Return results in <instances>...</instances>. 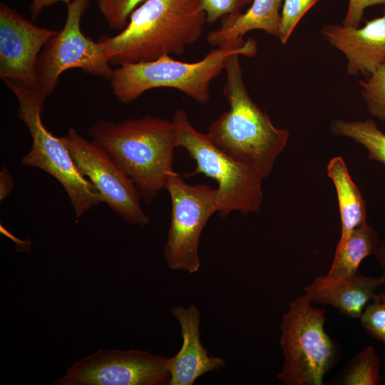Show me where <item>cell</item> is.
<instances>
[{
	"label": "cell",
	"instance_id": "3957f363",
	"mask_svg": "<svg viewBox=\"0 0 385 385\" xmlns=\"http://www.w3.org/2000/svg\"><path fill=\"white\" fill-rule=\"evenodd\" d=\"M240 56H230L225 68L223 93L230 109L210 124L206 135L227 155L265 178L284 150L290 134L288 129L276 127L250 97L244 83Z\"/></svg>",
	"mask_w": 385,
	"mask_h": 385
},
{
	"label": "cell",
	"instance_id": "f1b7e54d",
	"mask_svg": "<svg viewBox=\"0 0 385 385\" xmlns=\"http://www.w3.org/2000/svg\"><path fill=\"white\" fill-rule=\"evenodd\" d=\"M374 256L382 268V274L380 278L382 284H385V240L381 242Z\"/></svg>",
	"mask_w": 385,
	"mask_h": 385
},
{
	"label": "cell",
	"instance_id": "ba28073f",
	"mask_svg": "<svg viewBox=\"0 0 385 385\" xmlns=\"http://www.w3.org/2000/svg\"><path fill=\"white\" fill-rule=\"evenodd\" d=\"M88 0H74L67 4L63 27L45 44L36 63V90L45 98L53 93L61 73L70 68L110 80L113 68L107 56L106 46L93 41L81 29V21Z\"/></svg>",
	"mask_w": 385,
	"mask_h": 385
},
{
	"label": "cell",
	"instance_id": "ffe728a7",
	"mask_svg": "<svg viewBox=\"0 0 385 385\" xmlns=\"http://www.w3.org/2000/svg\"><path fill=\"white\" fill-rule=\"evenodd\" d=\"M380 380L379 356L372 346H368L351 359L329 382L343 385H376Z\"/></svg>",
	"mask_w": 385,
	"mask_h": 385
},
{
	"label": "cell",
	"instance_id": "8fae6325",
	"mask_svg": "<svg viewBox=\"0 0 385 385\" xmlns=\"http://www.w3.org/2000/svg\"><path fill=\"white\" fill-rule=\"evenodd\" d=\"M79 172L101 197L126 222L145 226L150 222L140 206V197L132 180L108 153L73 128L60 137Z\"/></svg>",
	"mask_w": 385,
	"mask_h": 385
},
{
	"label": "cell",
	"instance_id": "7402d4cb",
	"mask_svg": "<svg viewBox=\"0 0 385 385\" xmlns=\"http://www.w3.org/2000/svg\"><path fill=\"white\" fill-rule=\"evenodd\" d=\"M146 0H98V6L111 29L121 31L133 11Z\"/></svg>",
	"mask_w": 385,
	"mask_h": 385
},
{
	"label": "cell",
	"instance_id": "4316f807",
	"mask_svg": "<svg viewBox=\"0 0 385 385\" xmlns=\"http://www.w3.org/2000/svg\"><path fill=\"white\" fill-rule=\"evenodd\" d=\"M14 182L9 170L3 167L0 172V200H4L11 192Z\"/></svg>",
	"mask_w": 385,
	"mask_h": 385
},
{
	"label": "cell",
	"instance_id": "2e32d148",
	"mask_svg": "<svg viewBox=\"0 0 385 385\" xmlns=\"http://www.w3.org/2000/svg\"><path fill=\"white\" fill-rule=\"evenodd\" d=\"M282 0H252L244 13L237 12L222 18L221 26L207 35L208 43L215 47L242 46L244 36L252 30H262L278 37Z\"/></svg>",
	"mask_w": 385,
	"mask_h": 385
},
{
	"label": "cell",
	"instance_id": "484cf974",
	"mask_svg": "<svg viewBox=\"0 0 385 385\" xmlns=\"http://www.w3.org/2000/svg\"><path fill=\"white\" fill-rule=\"evenodd\" d=\"M374 5L385 6V0H349L347 11L342 24L347 27L358 28L364 10Z\"/></svg>",
	"mask_w": 385,
	"mask_h": 385
},
{
	"label": "cell",
	"instance_id": "44dd1931",
	"mask_svg": "<svg viewBox=\"0 0 385 385\" xmlns=\"http://www.w3.org/2000/svg\"><path fill=\"white\" fill-rule=\"evenodd\" d=\"M359 86L369 113L385 123V63L360 81Z\"/></svg>",
	"mask_w": 385,
	"mask_h": 385
},
{
	"label": "cell",
	"instance_id": "7c38bea8",
	"mask_svg": "<svg viewBox=\"0 0 385 385\" xmlns=\"http://www.w3.org/2000/svg\"><path fill=\"white\" fill-rule=\"evenodd\" d=\"M57 30L34 25L18 11L0 4V77L29 88H37L38 55Z\"/></svg>",
	"mask_w": 385,
	"mask_h": 385
},
{
	"label": "cell",
	"instance_id": "5b68a950",
	"mask_svg": "<svg viewBox=\"0 0 385 385\" xmlns=\"http://www.w3.org/2000/svg\"><path fill=\"white\" fill-rule=\"evenodd\" d=\"M172 120L176 129V146L185 148L195 161L191 175L202 173L217 183L215 189L220 217L225 218L234 211L245 215L260 211L264 178L225 153L206 133L196 130L183 109H177Z\"/></svg>",
	"mask_w": 385,
	"mask_h": 385
},
{
	"label": "cell",
	"instance_id": "ac0fdd59",
	"mask_svg": "<svg viewBox=\"0 0 385 385\" xmlns=\"http://www.w3.org/2000/svg\"><path fill=\"white\" fill-rule=\"evenodd\" d=\"M381 242L378 233L366 222L357 226L345 242L336 247L327 275L339 278L354 274L359 271V265L364 258L374 255Z\"/></svg>",
	"mask_w": 385,
	"mask_h": 385
},
{
	"label": "cell",
	"instance_id": "6da1fadb",
	"mask_svg": "<svg viewBox=\"0 0 385 385\" xmlns=\"http://www.w3.org/2000/svg\"><path fill=\"white\" fill-rule=\"evenodd\" d=\"M88 133L132 180L144 204H150L165 189L174 172L173 151L177 148L172 120L153 115L118 123L101 120Z\"/></svg>",
	"mask_w": 385,
	"mask_h": 385
},
{
	"label": "cell",
	"instance_id": "cb8c5ba5",
	"mask_svg": "<svg viewBox=\"0 0 385 385\" xmlns=\"http://www.w3.org/2000/svg\"><path fill=\"white\" fill-rule=\"evenodd\" d=\"M319 0H284L277 38L282 44L289 40L294 28L304 15Z\"/></svg>",
	"mask_w": 385,
	"mask_h": 385
},
{
	"label": "cell",
	"instance_id": "d6986e66",
	"mask_svg": "<svg viewBox=\"0 0 385 385\" xmlns=\"http://www.w3.org/2000/svg\"><path fill=\"white\" fill-rule=\"evenodd\" d=\"M331 132L338 136L348 137L362 145L368 151V158L385 165V133L374 120L346 121L335 119L330 123Z\"/></svg>",
	"mask_w": 385,
	"mask_h": 385
},
{
	"label": "cell",
	"instance_id": "d4e9b609",
	"mask_svg": "<svg viewBox=\"0 0 385 385\" xmlns=\"http://www.w3.org/2000/svg\"><path fill=\"white\" fill-rule=\"evenodd\" d=\"M207 23L212 24L225 16L240 12L252 0H200Z\"/></svg>",
	"mask_w": 385,
	"mask_h": 385
},
{
	"label": "cell",
	"instance_id": "9c48e42d",
	"mask_svg": "<svg viewBox=\"0 0 385 385\" xmlns=\"http://www.w3.org/2000/svg\"><path fill=\"white\" fill-rule=\"evenodd\" d=\"M165 190L171 200V217L164 257L170 269L195 273L200 267V235L217 212L216 189L206 184L190 185L174 171Z\"/></svg>",
	"mask_w": 385,
	"mask_h": 385
},
{
	"label": "cell",
	"instance_id": "277c9868",
	"mask_svg": "<svg viewBox=\"0 0 385 385\" xmlns=\"http://www.w3.org/2000/svg\"><path fill=\"white\" fill-rule=\"evenodd\" d=\"M256 41L248 38L242 46L216 47L195 62H183L164 56L156 60L123 63L113 69L109 80L115 97L130 103L155 88L177 89L198 103L210 100V83L225 68L228 57L256 55Z\"/></svg>",
	"mask_w": 385,
	"mask_h": 385
},
{
	"label": "cell",
	"instance_id": "5bb4252c",
	"mask_svg": "<svg viewBox=\"0 0 385 385\" xmlns=\"http://www.w3.org/2000/svg\"><path fill=\"white\" fill-rule=\"evenodd\" d=\"M172 314L178 320L183 337L180 351L170 357L169 385H192L202 375L222 369L225 361L209 356L200 341V312L195 304L175 306Z\"/></svg>",
	"mask_w": 385,
	"mask_h": 385
},
{
	"label": "cell",
	"instance_id": "603a6c76",
	"mask_svg": "<svg viewBox=\"0 0 385 385\" xmlns=\"http://www.w3.org/2000/svg\"><path fill=\"white\" fill-rule=\"evenodd\" d=\"M360 318L361 324L372 337L385 344V292L374 294Z\"/></svg>",
	"mask_w": 385,
	"mask_h": 385
},
{
	"label": "cell",
	"instance_id": "52a82bcc",
	"mask_svg": "<svg viewBox=\"0 0 385 385\" xmlns=\"http://www.w3.org/2000/svg\"><path fill=\"white\" fill-rule=\"evenodd\" d=\"M19 101L17 115L27 126L32 138L31 150L22 158V165L44 170L62 185L76 218L103 202L94 186L78 170L60 137L43 125L41 113L46 98L36 89L4 81Z\"/></svg>",
	"mask_w": 385,
	"mask_h": 385
},
{
	"label": "cell",
	"instance_id": "e0dca14e",
	"mask_svg": "<svg viewBox=\"0 0 385 385\" xmlns=\"http://www.w3.org/2000/svg\"><path fill=\"white\" fill-rule=\"evenodd\" d=\"M327 170L338 197L341 236L337 247H339L345 242L354 228L366 222V201L352 180L342 157L332 158Z\"/></svg>",
	"mask_w": 385,
	"mask_h": 385
},
{
	"label": "cell",
	"instance_id": "9a60e30c",
	"mask_svg": "<svg viewBox=\"0 0 385 385\" xmlns=\"http://www.w3.org/2000/svg\"><path fill=\"white\" fill-rule=\"evenodd\" d=\"M381 284L380 277L364 276L358 271L339 278L318 276L304 291L312 302L330 304L349 318L360 319L375 290Z\"/></svg>",
	"mask_w": 385,
	"mask_h": 385
},
{
	"label": "cell",
	"instance_id": "30bf717a",
	"mask_svg": "<svg viewBox=\"0 0 385 385\" xmlns=\"http://www.w3.org/2000/svg\"><path fill=\"white\" fill-rule=\"evenodd\" d=\"M170 357L138 349H99L75 361L53 385H163Z\"/></svg>",
	"mask_w": 385,
	"mask_h": 385
},
{
	"label": "cell",
	"instance_id": "4fadbf2b",
	"mask_svg": "<svg viewBox=\"0 0 385 385\" xmlns=\"http://www.w3.org/2000/svg\"><path fill=\"white\" fill-rule=\"evenodd\" d=\"M320 33L345 56L350 75L369 76L385 63V13L361 28L331 24L323 26Z\"/></svg>",
	"mask_w": 385,
	"mask_h": 385
},
{
	"label": "cell",
	"instance_id": "83f0119b",
	"mask_svg": "<svg viewBox=\"0 0 385 385\" xmlns=\"http://www.w3.org/2000/svg\"><path fill=\"white\" fill-rule=\"evenodd\" d=\"M74 0H32L29 10L32 20L38 19L43 9L56 2L61 1L66 4Z\"/></svg>",
	"mask_w": 385,
	"mask_h": 385
},
{
	"label": "cell",
	"instance_id": "8992f818",
	"mask_svg": "<svg viewBox=\"0 0 385 385\" xmlns=\"http://www.w3.org/2000/svg\"><path fill=\"white\" fill-rule=\"evenodd\" d=\"M304 294L289 302L282 315L280 345L284 360L278 374L286 385H322L336 365L337 343L326 333V310L312 304Z\"/></svg>",
	"mask_w": 385,
	"mask_h": 385
},
{
	"label": "cell",
	"instance_id": "7a4b0ae2",
	"mask_svg": "<svg viewBox=\"0 0 385 385\" xmlns=\"http://www.w3.org/2000/svg\"><path fill=\"white\" fill-rule=\"evenodd\" d=\"M207 23L200 0H146L114 36L98 38L111 65L181 55L197 41Z\"/></svg>",
	"mask_w": 385,
	"mask_h": 385
}]
</instances>
